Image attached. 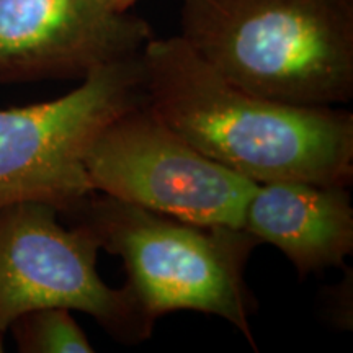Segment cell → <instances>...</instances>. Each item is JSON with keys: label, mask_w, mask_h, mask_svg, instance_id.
I'll use <instances>...</instances> for the list:
<instances>
[{"label": "cell", "mask_w": 353, "mask_h": 353, "mask_svg": "<svg viewBox=\"0 0 353 353\" xmlns=\"http://www.w3.org/2000/svg\"><path fill=\"white\" fill-rule=\"evenodd\" d=\"M141 59L144 107L206 157L255 183L352 185L348 110L252 94L221 76L182 37L152 38Z\"/></svg>", "instance_id": "1"}, {"label": "cell", "mask_w": 353, "mask_h": 353, "mask_svg": "<svg viewBox=\"0 0 353 353\" xmlns=\"http://www.w3.org/2000/svg\"><path fill=\"white\" fill-rule=\"evenodd\" d=\"M180 28L252 94L303 107L353 99V0H182Z\"/></svg>", "instance_id": "2"}, {"label": "cell", "mask_w": 353, "mask_h": 353, "mask_svg": "<svg viewBox=\"0 0 353 353\" xmlns=\"http://www.w3.org/2000/svg\"><path fill=\"white\" fill-rule=\"evenodd\" d=\"M68 214L121 259L126 283L154 319L175 311L221 317L257 350L250 327L257 299L245 268L260 242L244 228L190 223L99 192Z\"/></svg>", "instance_id": "3"}, {"label": "cell", "mask_w": 353, "mask_h": 353, "mask_svg": "<svg viewBox=\"0 0 353 353\" xmlns=\"http://www.w3.org/2000/svg\"><path fill=\"white\" fill-rule=\"evenodd\" d=\"M59 214L41 201L0 208V337L25 312L65 307L94 317L125 345L151 339L156 319L130 285L113 288L99 275L101 249L92 229L79 221L65 228Z\"/></svg>", "instance_id": "4"}, {"label": "cell", "mask_w": 353, "mask_h": 353, "mask_svg": "<svg viewBox=\"0 0 353 353\" xmlns=\"http://www.w3.org/2000/svg\"><path fill=\"white\" fill-rule=\"evenodd\" d=\"M144 103L141 56L95 69L69 94L0 108V208L41 201L68 214L94 193L85 170L110 123Z\"/></svg>", "instance_id": "5"}, {"label": "cell", "mask_w": 353, "mask_h": 353, "mask_svg": "<svg viewBox=\"0 0 353 353\" xmlns=\"http://www.w3.org/2000/svg\"><path fill=\"white\" fill-rule=\"evenodd\" d=\"M85 170L94 192L198 224L242 228L257 187L201 154L144 103L100 132Z\"/></svg>", "instance_id": "6"}, {"label": "cell", "mask_w": 353, "mask_h": 353, "mask_svg": "<svg viewBox=\"0 0 353 353\" xmlns=\"http://www.w3.org/2000/svg\"><path fill=\"white\" fill-rule=\"evenodd\" d=\"M152 38L112 0H0V83L82 81L141 56Z\"/></svg>", "instance_id": "7"}, {"label": "cell", "mask_w": 353, "mask_h": 353, "mask_svg": "<svg viewBox=\"0 0 353 353\" xmlns=\"http://www.w3.org/2000/svg\"><path fill=\"white\" fill-rule=\"evenodd\" d=\"M242 228L260 244L276 247L301 278L343 268L353 252L350 192L301 180L257 183Z\"/></svg>", "instance_id": "8"}, {"label": "cell", "mask_w": 353, "mask_h": 353, "mask_svg": "<svg viewBox=\"0 0 353 353\" xmlns=\"http://www.w3.org/2000/svg\"><path fill=\"white\" fill-rule=\"evenodd\" d=\"M17 350L21 353H92L87 334L65 307H41L28 311L12 322Z\"/></svg>", "instance_id": "9"}, {"label": "cell", "mask_w": 353, "mask_h": 353, "mask_svg": "<svg viewBox=\"0 0 353 353\" xmlns=\"http://www.w3.org/2000/svg\"><path fill=\"white\" fill-rule=\"evenodd\" d=\"M342 270V280L325 286L319 293L321 311L332 327L350 332L353 329V270L350 267H343Z\"/></svg>", "instance_id": "10"}, {"label": "cell", "mask_w": 353, "mask_h": 353, "mask_svg": "<svg viewBox=\"0 0 353 353\" xmlns=\"http://www.w3.org/2000/svg\"><path fill=\"white\" fill-rule=\"evenodd\" d=\"M114 3V7L120 8V10H130V8L134 6L136 2H139V0H112Z\"/></svg>", "instance_id": "11"}, {"label": "cell", "mask_w": 353, "mask_h": 353, "mask_svg": "<svg viewBox=\"0 0 353 353\" xmlns=\"http://www.w3.org/2000/svg\"><path fill=\"white\" fill-rule=\"evenodd\" d=\"M0 352H3V342H2V337H0Z\"/></svg>", "instance_id": "12"}]
</instances>
